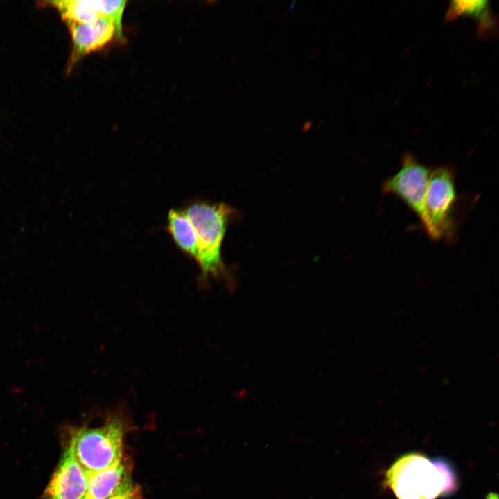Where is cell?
<instances>
[{
  "mask_svg": "<svg viewBox=\"0 0 499 499\" xmlns=\"http://www.w3.org/2000/svg\"><path fill=\"white\" fill-rule=\"evenodd\" d=\"M194 227L200 268L198 283L207 288L211 279L222 281L231 291L236 288L234 276L222 258V245L234 209L223 203L194 201L184 209Z\"/></svg>",
  "mask_w": 499,
  "mask_h": 499,
  "instance_id": "6da1fadb",
  "label": "cell"
},
{
  "mask_svg": "<svg viewBox=\"0 0 499 499\" xmlns=\"http://www.w3.org/2000/svg\"><path fill=\"white\" fill-rule=\"evenodd\" d=\"M124 420L110 414L103 426L76 430L70 441L74 456L89 476L121 462Z\"/></svg>",
  "mask_w": 499,
  "mask_h": 499,
  "instance_id": "7a4b0ae2",
  "label": "cell"
},
{
  "mask_svg": "<svg viewBox=\"0 0 499 499\" xmlns=\"http://www.w3.org/2000/svg\"><path fill=\"white\" fill-rule=\"evenodd\" d=\"M457 201L454 170L449 166L432 170L420 220L433 240L455 241L457 227L454 211Z\"/></svg>",
  "mask_w": 499,
  "mask_h": 499,
  "instance_id": "3957f363",
  "label": "cell"
},
{
  "mask_svg": "<svg viewBox=\"0 0 499 499\" xmlns=\"http://www.w3.org/2000/svg\"><path fill=\"white\" fill-rule=\"evenodd\" d=\"M385 482L398 499H436L446 487L444 473L424 455L400 457L388 469Z\"/></svg>",
  "mask_w": 499,
  "mask_h": 499,
  "instance_id": "277c9868",
  "label": "cell"
},
{
  "mask_svg": "<svg viewBox=\"0 0 499 499\" xmlns=\"http://www.w3.org/2000/svg\"><path fill=\"white\" fill-rule=\"evenodd\" d=\"M430 173L413 155L406 154L400 169L383 182L382 193L398 197L420 218Z\"/></svg>",
  "mask_w": 499,
  "mask_h": 499,
  "instance_id": "5b68a950",
  "label": "cell"
},
{
  "mask_svg": "<svg viewBox=\"0 0 499 499\" xmlns=\"http://www.w3.org/2000/svg\"><path fill=\"white\" fill-rule=\"evenodd\" d=\"M89 475L76 460L71 442L45 491L46 499H81L87 492Z\"/></svg>",
  "mask_w": 499,
  "mask_h": 499,
  "instance_id": "8992f818",
  "label": "cell"
},
{
  "mask_svg": "<svg viewBox=\"0 0 499 499\" xmlns=\"http://www.w3.org/2000/svg\"><path fill=\"white\" fill-rule=\"evenodd\" d=\"M67 26L72 40L71 66L82 56L105 47L114 39L123 38L122 25L108 19Z\"/></svg>",
  "mask_w": 499,
  "mask_h": 499,
  "instance_id": "52a82bcc",
  "label": "cell"
},
{
  "mask_svg": "<svg viewBox=\"0 0 499 499\" xmlns=\"http://www.w3.org/2000/svg\"><path fill=\"white\" fill-rule=\"evenodd\" d=\"M126 1L63 0L51 4L62 19L70 24H85L100 19H108L122 25Z\"/></svg>",
  "mask_w": 499,
  "mask_h": 499,
  "instance_id": "ba28073f",
  "label": "cell"
},
{
  "mask_svg": "<svg viewBox=\"0 0 499 499\" xmlns=\"http://www.w3.org/2000/svg\"><path fill=\"white\" fill-rule=\"evenodd\" d=\"M130 481L124 465L119 464L89 476L87 499H108Z\"/></svg>",
  "mask_w": 499,
  "mask_h": 499,
  "instance_id": "9c48e42d",
  "label": "cell"
},
{
  "mask_svg": "<svg viewBox=\"0 0 499 499\" xmlns=\"http://www.w3.org/2000/svg\"><path fill=\"white\" fill-rule=\"evenodd\" d=\"M166 221L167 231L177 248L196 261L198 256L197 236L184 210L171 209L168 213Z\"/></svg>",
  "mask_w": 499,
  "mask_h": 499,
  "instance_id": "30bf717a",
  "label": "cell"
},
{
  "mask_svg": "<svg viewBox=\"0 0 499 499\" xmlns=\"http://www.w3.org/2000/svg\"><path fill=\"white\" fill-rule=\"evenodd\" d=\"M440 469L446 478V487L441 496H449L458 489V481L453 467L446 460L437 459L432 461Z\"/></svg>",
  "mask_w": 499,
  "mask_h": 499,
  "instance_id": "8fae6325",
  "label": "cell"
},
{
  "mask_svg": "<svg viewBox=\"0 0 499 499\" xmlns=\"http://www.w3.org/2000/svg\"><path fill=\"white\" fill-rule=\"evenodd\" d=\"M108 499H139V492L131 481Z\"/></svg>",
  "mask_w": 499,
  "mask_h": 499,
  "instance_id": "7c38bea8",
  "label": "cell"
},
{
  "mask_svg": "<svg viewBox=\"0 0 499 499\" xmlns=\"http://www.w3.org/2000/svg\"><path fill=\"white\" fill-rule=\"evenodd\" d=\"M312 125H313V121L311 119H308L303 124V125L301 127V131L304 132L308 131L310 129V128L312 127Z\"/></svg>",
  "mask_w": 499,
  "mask_h": 499,
  "instance_id": "4fadbf2b",
  "label": "cell"
},
{
  "mask_svg": "<svg viewBox=\"0 0 499 499\" xmlns=\"http://www.w3.org/2000/svg\"><path fill=\"white\" fill-rule=\"evenodd\" d=\"M288 92V87L283 85L279 89V94L281 96H285Z\"/></svg>",
  "mask_w": 499,
  "mask_h": 499,
  "instance_id": "5bb4252c",
  "label": "cell"
},
{
  "mask_svg": "<svg viewBox=\"0 0 499 499\" xmlns=\"http://www.w3.org/2000/svg\"><path fill=\"white\" fill-rule=\"evenodd\" d=\"M319 53V50L317 49L312 50V51L310 53V59L314 60L317 56Z\"/></svg>",
  "mask_w": 499,
  "mask_h": 499,
  "instance_id": "9a60e30c",
  "label": "cell"
},
{
  "mask_svg": "<svg viewBox=\"0 0 499 499\" xmlns=\"http://www.w3.org/2000/svg\"><path fill=\"white\" fill-rule=\"evenodd\" d=\"M246 60H247V59L245 58H240L238 59V69H239V67H242V66H243L245 64Z\"/></svg>",
  "mask_w": 499,
  "mask_h": 499,
  "instance_id": "2e32d148",
  "label": "cell"
},
{
  "mask_svg": "<svg viewBox=\"0 0 499 499\" xmlns=\"http://www.w3.org/2000/svg\"><path fill=\"white\" fill-rule=\"evenodd\" d=\"M272 46V42H269L265 45V51H268Z\"/></svg>",
  "mask_w": 499,
  "mask_h": 499,
  "instance_id": "e0dca14e",
  "label": "cell"
},
{
  "mask_svg": "<svg viewBox=\"0 0 499 499\" xmlns=\"http://www.w3.org/2000/svg\"><path fill=\"white\" fill-rule=\"evenodd\" d=\"M283 64V62L282 60L279 61V62H277L275 64V66H274L275 69H279L282 67Z\"/></svg>",
  "mask_w": 499,
  "mask_h": 499,
  "instance_id": "ac0fdd59",
  "label": "cell"
},
{
  "mask_svg": "<svg viewBox=\"0 0 499 499\" xmlns=\"http://www.w3.org/2000/svg\"><path fill=\"white\" fill-rule=\"evenodd\" d=\"M282 111V107L277 108L274 110V114L279 115Z\"/></svg>",
  "mask_w": 499,
  "mask_h": 499,
  "instance_id": "d6986e66",
  "label": "cell"
},
{
  "mask_svg": "<svg viewBox=\"0 0 499 499\" xmlns=\"http://www.w3.org/2000/svg\"><path fill=\"white\" fill-rule=\"evenodd\" d=\"M252 92L251 89H248L247 94H246V99L249 100L252 96Z\"/></svg>",
  "mask_w": 499,
  "mask_h": 499,
  "instance_id": "ffe728a7",
  "label": "cell"
},
{
  "mask_svg": "<svg viewBox=\"0 0 499 499\" xmlns=\"http://www.w3.org/2000/svg\"><path fill=\"white\" fill-rule=\"evenodd\" d=\"M295 76H290V77L289 78V80H288V83H289L290 85L292 84V83L295 82Z\"/></svg>",
  "mask_w": 499,
  "mask_h": 499,
  "instance_id": "44dd1931",
  "label": "cell"
},
{
  "mask_svg": "<svg viewBox=\"0 0 499 499\" xmlns=\"http://www.w3.org/2000/svg\"><path fill=\"white\" fill-rule=\"evenodd\" d=\"M295 3H296L295 1L292 2V3L290 4V6L289 7V9L290 10L291 12H292L294 10V8L295 6Z\"/></svg>",
  "mask_w": 499,
  "mask_h": 499,
  "instance_id": "7402d4cb",
  "label": "cell"
},
{
  "mask_svg": "<svg viewBox=\"0 0 499 499\" xmlns=\"http://www.w3.org/2000/svg\"><path fill=\"white\" fill-rule=\"evenodd\" d=\"M243 83L242 82H239L236 86V89H238V91L243 87Z\"/></svg>",
  "mask_w": 499,
  "mask_h": 499,
  "instance_id": "603a6c76",
  "label": "cell"
},
{
  "mask_svg": "<svg viewBox=\"0 0 499 499\" xmlns=\"http://www.w3.org/2000/svg\"><path fill=\"white\" fill-rule=\"evenodd\" d=\"M323 125H324V121H323V120H322V121H320L318 123V124H317V128H322V126Z\"/></svg>",
  "mask_w": 499,
  "mask_h": 499,
  "instance_id": "cb8c5ba5",
  "label": "cell"
},
{
  "mask_svg": "<svg viewBox=\"0 0 499 499\" xmlns=\"http://www.w3.org/2000/svg\"><path fill=\"white\" fill-rule=\"evenodd\" d=\"M249 25H250L249 23H246V24H245V26H243V31H246V30H247Z\"/></svg>",
  "mask_w": 499,
  "mask_h": 499,
  "instance_id": "d4e9b609",
  "label": "cell"
},
{
  "mask_svg": "<svg viewBox=\"0 0 499 499\" xmlns=\"http://www.w3.org/2000/svg\"><path fill=\"white\" fill-rule=\"evenodd\" d=\"M320 77H321V74L319 73H318L315 77V80H316V81L318 80L320 78Z\"/></svg>",
  "mask_w": 499,
  "mask_h": 499,
  "instance_id": "484cf974",
  "label": "cell"
},
{
  "mask_svg": "<svg viewBox=\"0 0 499 499\" xmlns=\"http://www.w3.org/2000/svg\"><path fill=\"white\" fill-rule=\"evenodd\" d=\"M274 89H274V87L271 88L270 90L269 94H270V95H272V94H274Z\"/></svg>",
  "mask_w": 499,
  "mask_h": 499,
  "instance_id": "4316f807",
  "label": "cell"
},
{
  "mask_svg": "<svg viewBox=\"0 0 499 499\" xmlns=\"http://www.w3.org/2000/svg\"><path fill=\"white\" fill-rule=\"evenodd\" d=\"M319 107H320V104L319 103L315 106L314 111L316 112L319 109Z\"/></svg>",
  "mask_w": 499,
  "mask_h": 499,
  "instance_id": "83f0119b",
  "label": "cell"
},
{
  "mask_svg": "<svg viewBox=\"0 0 499 499\" xmlns=\"http://www.w3.org/2000/svg\"><path fill=\"white\" fill-rule=\"evenodd\" d=\"M324 20V17H322V18H321L320 20L319 21V24L320 25L321 24H322Z\"/></svg>",
  "mask_w": 499,
  "mask_h": 499,
  "instance_id": "f1b7e54d",
  "label": "cell"
},
{
  "mask_svg": "<svg viewBox=\"0 0 499 499\" xmlns=\"http://www.w3.org/2000/svg\"><path fill=\"white\" fill-rule=\"evenodd\" d=\"M284 51H285V50H284V47H283V48H281V49L280 54H281L282 52H283V53H284Z\"/></svg>",
  "mask_w": 499,
  "mask_h": 499,
  "instance_id": "f546056e",
  "label": "cell"
},
{
  "mask_svg": "<svg viewBox=\"0 0 499 499\" xmlns=\"http://www.w3.org/2000/svg\"><path fill=\"white\" fill-rule=\"evenodd\" d=\"M81 499H87V498L84 496V497L82 498Z\"/></svg>",
  "mask_w": 499,
  "mask_h": 499,
  "instance_id": "4dcf8cb0",
  "label": "cell"
}]
</instances>
